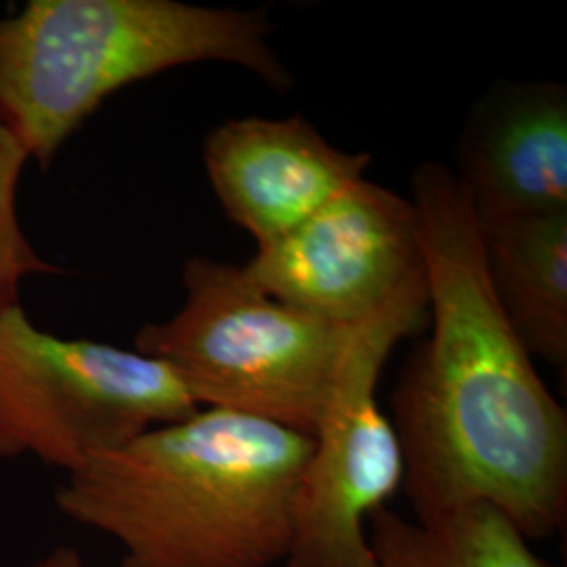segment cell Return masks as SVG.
<instances>
[{
	"label": "cell",
	"instance_id": "7c38bea8",
	"mask_svg": "<svg viewBox=\"0 0 567 567\" xmlns=\"http://www.w3.org/2000/svg\"><path fill=\"white\" fill-rule=\"evenodd\" d=\"M32 163L20 140L0 122V313L20 307L21 286L37 276H55L21 227L18 213L21 175Z\"/></svg>",
	"mask_w": 567,
	"mask_h": 567
},
{
	"label": "cell",
	"instance_id": "4fadbf2b",
	"mask_svg": "<svg viewBox=\"0 0 567 567\" xmlns=\"http://www.w3.org/2000/svg\"><path fill=\"white\" fill-rule=\"evenodd\" d=\"M30 567H89L81 553L74 547H58L42 555L39 561Z\"/></svg>",
	"mask_w": 567,
	"mask_h": 567
},
{
	"label": "cell",
	"instance_id": "52a82bcc",
	"mask_svg": "<svg viewBox=\"0 0 567 567\" xmlns=\"http://www.w3.org/2000/svg\"><path fill=\"white\" fill-rule=\"evenodd\" d=\"M269 297L337 326H353L425 276L412 198L358 179L243 265Z\"/></svg>",
	"mask_w": 567,
	"mask_h": 567
},
{
	"label": "cell",
	"instance_id": "ba28073f",
	"mask_svg": "<svg viewBox=\"0 0 567 567\" xmlns=\"http://www.w3.org/2000/svg\"><path fill=\"white\" fill-rule=\"evenodd\" d=\"M203 161L225 215L261 248L364 179L370 156L334 147L303 116H250L213 128Z\"/></svg>",
	"mask_w": 567,
	"mask_h": 567
},
{
	"label": "cell",
	"instance_id": "6da1fadb",
	"mask_svg": "<svg viewBox=\"0 0 567 567\" xmlns=\"http://www.w3.org/2000/svg\"><path fill=\"white\" fill-rule=\"evenodd\" d=\"M431 337L393 391L402 486L416 519L487 505L527 540L567 515V414L543 383L489 286L475 208L454 171L412 175Z\"/></svg>",
	"mask_w": 567,
	"mask_h": 567
},
{
	"label": "cell",
	"instance_id": "8fae6325",
	"mask_svg": "<svg viewBox=\"0 0 567 567\" xmlns=\"http://www.w3.org/2000/svg\"><path fill=\"white\" fill-rule=\"evenodd\" d=\"M365 532L377 567H550L507 517L487 505L423 522L385 507L368 519Z\"/></svg>",
	"mask_w": 567,
	"mask_h": 567
},
{
	"label": "cell",
	"instance_id": "277c9868",
	"mask_svg": "<svg viewBox=\"0 0 567 567\" xmlns=\"http://www.w3.org/2000/svg\"><path fill=\"white\" fill-rule=\"evenodd\" d=\"M182 282L179 311L142 326L135 351L168 365L200 408L313 437L351 326L269 297L243 265L192 257Z\"/></svg>",
	"mask_w": 567,
	"mask_h": 567
},
{
	"label": "cell",
	"instance_id": "5bb4252c",
	"mask_svg": "<svg viewBox=\"0 0 567 567\" xmlns=\"http://www.w3.org/2000/svg\"><path fill=\"white\" fill-rule=\"evenodd\" d=\"M284 567H286V566H284Z\"/></svg>",
	"mask_w": 567,
	"mask_h": 567
},
{
	"label": "cell",
	"instance_id": "7a4b0ae2",
	"mask_svg": "<svg viewBox=\"0 0 567 567\" xmlns=\"http://www.w3.org/2000/svg\"><path fill=\"white\" fill-rule=\"evenodd\" d=\"M311 450L292 429L200 408L68 473L55 507L116 540L121 567H278Z\"/></svg>",
	"mask_w": 567,
	"mask_h": 567
},
{
	"label": "cell",
	"instance_id": "5b68a950",
	"mask_svg": "<svg viewBox=\"0 0 567 567\" xmlns=\"http://www.w3.org/2000/svg\"><path fill=\"white\" fill-rule=\"evenodd\" d=\"M200 405L168 365L135 349L63 339L23 307L0 313V458L65 475Z\"/></svg>",
	"mask_w": 567,
	"mask_h": 567
},
{
	"label": "cell",
	"instance_id": "8992f818",
	"mask_svg": "<svg viewBox=\"0 0 567 567\" xmlns=\"http://www.w3.org/2000/svg\"><path fill=\"white\" fill-rule=\"evenodd\" d=\"M429 320L426 274L385 307L351 326L344 341L297 503L286 567H377L368 519L402 486L404 463L379 381L395 344Z\"/></svg>",
	"mask_w": 567,
	"mask_h": 567
},
{
	"label": "cell",
	"instance_id": "3957f363",
	"mask_svg": "<svg viewBox=\"0 0 567 567\" xmlns=\"http://www.w3.org/2000/svg\"><path fill=\"white\" fill-rule=\"evenodd\" d=\"M271 34L267 9L30 0L0 18V122L47 166L107 97L173 68L229 63L288 93L295 79Z\"/></svg>",
	"mask_w": 567,
	"mask_h": 567
},
{
	"label": "cell",
	"instance_id": "30bf717a",
	"mask_svg": "<svg viewBox=\"0 0 567 567\" xmlns=\"http://www.w3.org/2000/svg\"><path fill=\"white\" fill-rule=\"evenodd\" d=\"M487 280L532 358L567 365V210L480 224Z\"/></svg>",
	"mask_w": 567,
	"mask_h": 567
},
{
	"label": "cell",
	"instance_id": "9c48e42d",
	"mask_svg": "<svg viewBox=\"0 0 567 567\" xmlns=\"http://www.w3.org/2000/svg\"><path fill=\"white\" fill-rule=\"evenodd\" d=\"M480 224L567 210V89L501 82L473 105L456 171Z\"/></svg>",
	"mask_w": 567,
	"mask_h": 567
}]
</instances>
